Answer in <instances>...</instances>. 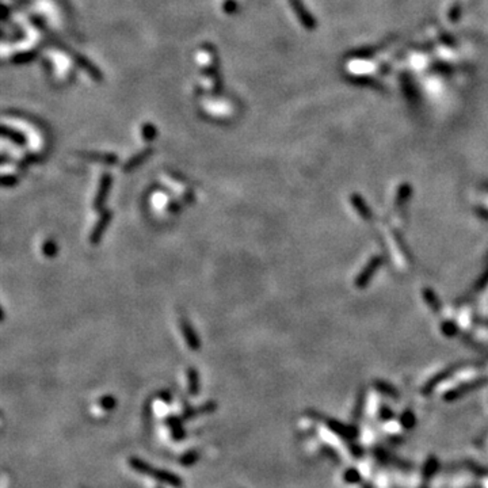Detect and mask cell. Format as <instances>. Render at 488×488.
<instances>
[{"label":"cell","instance_id":"cell-1","mask_svg":"<svg viewBox=\"0 0 488 488\" xmlns=\"http://www.w3.org/2000/svg\"><path fill=\"white\" fill-rule=\"evenodd\" d=\"M56 45H57L59 48L63 49L64 52H67V53L71 56V59L76 63V65H79L80 68L83 69L84 72L88 73L90 78L93 79V80H95V82H101V80H102V72H101V71H99V69H98L97 67L90 61V60L83 57L82 54L78 53V52H75V50H72V49L67 48V46L61 44V42H56Z\"/></svg>","mask_w":488,"mask_h":488},{"label":"cell","instance_id":"cell-2","mask_svg":"<svg viewBox=\"0 0 488 488\" xmlns=\"http://www.w3.org/2000/svg\"><path fill=\"white\" fill-rule=\"evenodd\" d=\"M289 4L292 7V10L294 11V14L297 16L298 22L301 23L307 30L316 29V19L313 18L311 12L308 11V8L304 5L301 0H289Z\"/></svg>","mask_w":488,"mask_h":488},{"label":"cell","instance_id":"cell-3","mask_svg":"<svg viewBox=\"0 0 488 488\" xmlns=\"http://www.w3.org/2000/svg\"><path fill=\"white\" fill-rule=\"evenodd\" d=\"M112 182L113 178L110 174H103L101 182H99V189H98L97 195H95V200H94V209L95 210L102 209L103 204L108 198L109 191L112 189Z\"/></svg>","mask_w":488,"mask_h":488},{"label":"cell","instance_id":"cell-4","mask_svg":"<svg viewBox=\"0 0 488 488\" xmlns=\"http://www.w3.org/2000/svg\"><path fill=\"white\" fill-rule=\"evenodd\" d=\"M112 217H113V213L110 212V210L103 212L102 216H101V219L98 220V223L95 224V227H94L93 232H91V235H90V242H91V243L98 244L99 242H101L102 235L105 234V231H106V228H108L109 224H110V221H112Z\"/></svg>","mask_w":488,"mask_h":488},{"label":"cell","instance_id":"cell-5","mask_svg":"<svg viewBox=\"0 0 488 488\" xmlns=\"http://www.w3.org/2000/svg\"><path fill=\"white\" fill-rule=\"evenodd\" d=\"M179 324H181V331L182 334H183V338H185L187 346L190 347L191 350H194V352L195 350H198L201 346L200 339H198V337H197V334H195V331L193 330V327H191V324L189 323V320L185 319V317H182Z\"/></svg>","mask_w":488,"mask_h":488},{"label":"cell","instance_id":"cell-6","mask_svg":"<svg viewBox=\"0 0 488 488\" xmlns=\"http://www.w3.org/2000/svg\"><path fill=\"white\" fill-rule=\"evenodd\" d=\"M78 156L86 160L101 161L103 164H116L118 157L113 153H98V152H78Z\"/></svg>","mask_w":488,"mask_h":488},{"label":"cell","instance_id":"cell-7","mask_svg":"<svg viewBox=\"0 0 488 488\" xmlns=\"http://www.w3.org/2000/svg\"><path fill=\"white\" fill-rule=\"evenodd\" d=\"M152 152H153V149H152V148H145V149H142L141 152H138L137 155H134L133 157H130V159H129V160L125 163V164H123V170L130 171V170H134V168H137V167L141 164L142 161L146 160L148 157L151 156Z\"/></svg>","mask_w":488,"mask_h":488},{"label":"cell","instance_id":"cell-8","mask_svg":"<svg viewBox=\"0 0 488 488\" xmlns=\"http://www.w3.org/2000/svg\"><path fill=\"white\" fill-rule=\"evenodd\" d=\"M1 133H3V137H5V138H10L11 141L15 142L16 145L23 146L24 144H26V138H24L23 134H22V133H19V132H16L15 129H11V127L5 126L4 125V126L1 127Z\"/></svg>","mask_w":488,"mask_h":488},{"label":"cell","instance_id":"cell-9","mask_svg":"<svg viewBox=\"0 0 488 488\" xmlns=\"http://www.w3.org/2000/svg\"><path fill=\"white\" fill-rule=\"evenodd\" d=\"M37 57V50H27V52H22V53H16L11 59V63L14 64H26L33 61Z\"/></svg>","mask_w":488,"mask_h":488},{"label":"cell","instance_id":"cell-10","mask_svg":"<svg viewBox=\"0 0 488 488\" xmlns=\"http://www.w3.org/2000/svg\"><path fill=\"white\" fill-rule=\"evenodd\" d=\"M156 134H157V130L155 125H152V123H145V125L142 126L141 136L145 141H152V140H155Z\"/></svg>","mask_w":488,"mask_h":488},{"label":"cell","instance_id":"cell-11","mask_svg":"<svg viewBox=\"0 0 488 488\" xmlns=\"http://www.w3.org/2000/svg\"><path fill=\"white\" fill-rule=\"evenodd\" d=\"M238 8H239V5L236 3V0H225L224 4H223V10H224L225 14L228 15L236 14Z\"/></svg>","mask_w":488,"mask_h":488},{"label":"cell","instance_id":"cell-12","mask_svg":"<svg viewBox=\"0 0 488 488\" xmlns=\"http://www.w3.org/2000/svg\"><path fill=\"white\" fill-rule=\"evenodd\" d=\"M189 378H190V392L191 393H197V389H198V374H197V371L193 367L189 369Z\"/></svg>","mask_w":488,"mask_h":488},{"label":"cell","instance_id":"cell-13","mask_svg":"<svg viewBox=\"0 0 488 488\" xmlns=\"http://www.w3.org/2000/svg\"><path fill=\"white\" fill-rule=\"evenodd\" d=\"M42 252H44L46 256H53V255H56V252H57V247H56V244H54L52 240H48V242L42 245Z\"/></svg>","mask_w":488,"mask_h":488},{"label":"cell","instance_id":"cell-14","mask_svg":"<svg viewBox=\"0 0 488 488\" xmlns=\"http://www.w3.org/2000/svg\"><path fill=\"white\" fill-rule=\"evenodd\" d=\"M16 183V178L11 175H4L1 178V185L4 187H10V186H14Z\"/></svg>","mask_w":488,"mask_h":488}]
</instances>
